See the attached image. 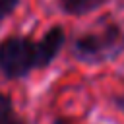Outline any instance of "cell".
I'll return each mask as SVG.
<instances>
[{"label": "cell", "instance_id": "obj_1", "mask_svg": "<svg viewBox=\"0 0 124 124\" xmlns=\"http://www.w3.org/2000/svg\"><path fill=\"white\" fill-rule=\"evenodd\" d=\"M124 48V31L110 23L99 33H87L74 41V54L87 64H101L114 58Z\"/></svg>", "mask_w": 124, "mask_h": 124}, {"label": "cell", "instance_id": "obj_2", "mask_svg": "<svg viewBox=\"0 0 124 124\" xmlns=\"http://www.w3.org/2000/svg\"><path fill=\"white\" fill-rule=\"evenodd\" d=\"M33 68H37L35 41L29 37H8L0 43V70L10 79L25 78Z\"/></svg>", "mask_w": 124, "mask_h": 124}, {"label": "cell", "instance_id": "obj_3", "mask_svg": "<svg viewBox=\"0 0 124 124\" xmlns=\"http://www.w3.org/2000/svg\"><path fill=\"white\" fill-rule=\"evenodd\" d=\"M64 39H66V33L60 25H54L50 27L41 41H35V56H37V68H46L54 58L56 54L60 52L62 45H64Z\"/></svg>", "mask_w": 124, "mask_h": 124}, {"label": "cell", "instance_id": "obj_4", "mask_svg": "<svg viewBox=\"0 0 124 124\" xmlns=\"http://www.w3.org/2000/svg\"><path fill=\"white\" fill-rule=\"evenodd\" d=\"M107 0H60V8L70 16H85L101 8Z\"/></svg>", "mask_w": 124, "mask_h": 124}, {"label": "cell", "instance_id": "obj_5", "mask_svg": "<svg viewBox=\"0 0 124 124\" xmlns=\"http://www.w3.org/2000/svg\"><path fill=\"white\" fill-rule=\"evenodd\" d=\"M12 114V97L6 93H0V120Z\"/></svg>", "mask_w": 124, "mask_h": 124}, {"label": "cell", "instance_id": "obj_6", "mask_svg": "<svg viewBox=\"0 0 124 124\" xmlns=\"http://www.w3.org/2000/svg\"><path fill=\"white\" fill-rule=\"evenodd\" d=\"M0 124H27V122H25V120H21L19 116H16V114L12 112V114H10V116H6L4 120H0Z\"/></svg>", "mask_w": 124, "mask_h": 124}, {"label": "cell", "instance_id": "obj_7", "mask_svg": "<svg viewBox=\"0 0 124 124\" xmlns=\"http://www.w3.org/2000/svg\"><path fill=\"white\" fill-rule=\"evenodd\" d=\"M6 17H8V14H6V12H4L2 8H0V25L4 23V19H6Z\"/></svg>", "mask_w": 124, "mask_h": 124}, {"label": "cell", "instance_id": "obj_8", "mask_svg": "<svg viewBox=\"0 0 124 124\" xmlns=\"http://www.w3.org/2000/svg\"><path fill=\"white\" fill-rule=\"evenodd\" d=\"M52 124H70V120H66V118H56Z\"/></svg>", "mask_w": 124, "mask_h": 124}]
</instances>
